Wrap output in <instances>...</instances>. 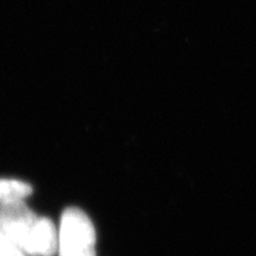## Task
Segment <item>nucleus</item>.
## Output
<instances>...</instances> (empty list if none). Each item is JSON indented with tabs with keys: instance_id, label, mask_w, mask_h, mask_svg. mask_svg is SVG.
Masks as SVG:
<instances>
[{
	"instance_id": "1",
	"label": "nucleus",
	"mask_w": 256,
	"mask_h": 256,
	"mask_svg": "<svg viewBox=\"0 0 256 256\" xmlns=\"http://www.w3.org/2000/svg\"><path fill=\"white\" fill-rule=\"evenodd\" d=\"M0 230L23 248L28 256H57L58 228L19 200L0 206Z\"/></svg>"
},
{
	"instance_id": "2",
	"label": "nucleus",
	"mask_w": 256,
	"mask_h": 256,
	"mask_svg": "<svg viewBox=\"0 0 256 256\" xmlns=\"http://www.w3.org/2000/svg\"><path fill=\"white\" fill-rule=\"evenodd\" d=\"M94 224L78 208L64 210L58 226L57 256H96Z\"/></svg>"
},
{
	"instance_id": "3",
	"label": "nucleus",
	"mask_w": 256,
	"mask_h": 256,
	"mask_svg": "<svg viewBox=\"0 0 256 256\" xmlns=\"http://www.w3.org/2000/svg\"><path fill=\"white\" fill-rule=\"evenodd\" d=\"M32 194L30 184L18 179L0 178V206L19 200H26Z\"/></svg>"
},
{
	"instance_id": "4",
	"label": "nucleus",
	"mask_w": 256,
	"mask_h": 256,
	"mask_svg": "<svg viewBox=\"0 0 256 256\" xmlns=\"http://www.w3.org/2000/svg\"><path fill=\"white\" fill-rule=\"evenodd\" d=\"M0 256H28L23 248L11 238L8 234L0 230Z\"/></svg>"
}]
</instances>
